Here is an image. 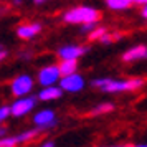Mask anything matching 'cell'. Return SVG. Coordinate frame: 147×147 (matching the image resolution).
Instances as JSON below:
<instances>
[{
	"label": "cell",
	"instance_id": "obj_1",
	"mask_svg": "<svg viewBox=\"0 0 147 147\" xmlns=\"http://www.w3.org/2000/svg\"><path fill=\"white\" fill-rule=\"evenodd\" d=\"M146 84L140 78H129V80H111V78H98L91 81L93 88H99L104 93H129L136 91Z\"/></svg>",
	"mask_w": 147,
	"mask_h": 147
},
{
	"label": "cell",
	"instance_id": "obj_2",
	"mask_svg": "<svg viewBox=\"0 0 147 147\" xmlns=\"http://www.w3.org/2000/svg\"><path fill=\"white\" fill-rule=\"evenodd\" d=\"M101 12L98 8L89 7V5H80V7L69 8L63 13V22L69 25H83V23H91V22H99Z\"/></svg>",
	"mask_w": 147,
	"mask_h": 147
},
{
	"label": "cell",
	"instance_id": "obj_3",
	"mask_svg": "<svg viewBox=\"0 0 147 147\" xmlns=\"http://www.w3.org/2000/svg\"><path fill=\"white\" fill-rule=\"evenodd\" d=\"M35 81L30 74H18L10 81V93L13 98H20V96H27L30 91L33 89Z\"/></svg>",
	"mask_w": 147,
	"mask_h": 147
},
{
	"label": "cell",
	"instance_id": "obj_4",
	"mask_svg": "<svg viewBox=\"0 0 147 147\" xmlns=\"http://www.w3.org/2000/svg\"><path fill=\"white\" fill-rule=\"evenodd\" d=\"M61 80V71L58 65H48V66H43L38 71V83L41 86H53L56 83H60Z\"/></svg>",
	"mask_w": 147,
	"mask_h": 147
},
{
	"label": "cell",
	"instance_id": "obj_5",
	"mask_svg": "<svg viewBox=\"0 0 147 147\" xmlns=\"http://www.w3.org/2000/svg\"><path fill=\"white\" fill-rule=\"evenodd\" d=\"M38 99V98H36ZM33 96H20V98H15V101L10 104L12 106V116L13 117H23L27 116L32 109L35 107V101Z\"/></svg>",
	"mask_w": 147,
	"mask_h": 147
},
{
	"label": "cell",
	"instance_id": "obj_6",
	"mask_svg": "<svg viewBox=\"0 0 147 147\" xmlns=\"http://www.w3.org/2000/svg\"><path fill=\"white\" fill-rule=\"evenodd\" d=\"M58 84H60L61 89L66 91V93H80L81 89L84 88V78L76 71V73L61 76V80H60Z\"/></svg>",
	"mask_w": 147,
	"mask_h": 147
},
{
	"label": "cell",
	"instance_id": "obj_7",
	"mask_svg": "<svg viewBox=\"0 0 147 147\" xmlns=\"http://www.w3.org/2000/svg\"><path fill=\"white\" fill-rule=\"evenodd\" d=\"M33 124L41 129H51L56 126V113L53 109H41L33 116Z\"/></svg>",
	"mask_w": 147,
	"mask_h": 147
},
{
	"label": "cell",
	"instance_id": "obj_8",
	"mask_svg": "<svg viewBox=\"0 0 147 147\" xmlns=\"http://www.w3.org/2000/svg\"><path fill=\"white\" fill-rule=\"evenodd\" d=\"M88 48L83 45H65L58 48V58L60 60H80Z\"/></svg>",
	"mask_w": 147,
	"mask_h": 147
},
{
	"label": "cell",
	"instance_id": "obj_9",
	"mask_svg": "<svg viewBox=\"0 0 147 147\" xmlns=\"http://www.w3.org/2000/svg\"><path fill=\"white\" fill-rule=\"evenodd\" d=\"M40 32H41V25L36 23V22L20 25V27L15 30V33H17V36H18L20 40H32V38H35Z\"/></svg>",
	"mask_w": 147,
	"mask_h": 147
},
{
	"label": "cell",
	"instance_id": "obj_10",
	"mask_svg": "<svg viewBox=\"0 0 147 147\" xmlns=\"http://www.w3.org/2000/svg\"><path fill=\"white\" fill-rule=\"evenodd\" d=\"M147 58V47L146 45H137V47L129 48L126 53L122 55V61L124 63H132L137 60H144Z\"/></svg>",
	"mask_w": 147,
	"mask_h": 147
},
{
	"label": "cell",
	"instance_id": "obj_11",
	"mask_svg": "<svg viewBox=\"0 0 147 147\" xmlns=\"http://www.w3.org/2000/svg\"><path fill=\"white\" fill-rule=\"evenodd\" d=\"M63 89H61V86H45L43 89H41L40 93H38V99L43 101V102H48V101H53V99H60L61 96H63Z\"/></svg>",
	"mask_w": 147,
	"mask_h": 147
},
{
	"label": "cell",
	"instance_id": "obj_12",
	"mask_svg": "<svg viewBox=\"0 0 147 147\" xmlns=\"http://www.w3.org/2000/svg\"><path fill=\"white\" fill-rule=\"evenodd\" d=\"M134 5V0H106V7L114 12H122Z\"/></svg>",
	"mask_w": 147,
	"mask_h": 147
},
{
	"label": "cell",
	"instance_id": "obj_13",
	"mask_svg": "<svg viewBox=\"0 0 147 147\" xmlns=\"http://www.w3.org/2000/svg\"><path fill=\"white\" fill-rule=\"evenodd\" d=\"M41 131H45V129H41V127H35V129H28V131H25V132L18 134L17 137H18V142L20 144H25V142H32V140H35L38 136L41 134Z\"/></svg>",
	"mask_w": 147,
	"mask_h": 147
},
{
	"label": "cell",
	"instance_id": "obj_14",
	"mask_svg": "<svg viewBox=\"0 0 147 147\" xmlns=\"http://www.w3.org/2000/svg\"><path fill=\"white\" fill-rule=\"evenodd\" d=\"M58 66H60L61 76L76 73V71H78V60H61Z\"/></svg>",
	"mask_w": 147,
	"mask_h": 147
},
{
	"label": "cell",
	"instance_id": "obj_15",
	"mask_svg": "<svg viewBox=\"0 0 147 147\" xmlns=\"http://www.w3.org/2000/svg\"><path fill=\"white\" fill-rule=\"evenodd\" d=\"M111 111H114V104H111V102H101V104H98L96 107H93V109L88 113V116L93 117V116H101V114L111 113Z\"/></svg>",
	"mask_w": 147,
	"mask_h": 147
},
{
	"label": "cell",
	"instance_id": "obj_16",
	"mask_svg": "<svg viewBox=\"0 0 147 147\" xmlns=\"http://www.w3.org/2000/svg\"><path fill=\"white\" fill-rule=\"evenodd\" d=\"M106 33H107V30L104 27H96L93 32H89V33H88V40H89V41L101 40V38H102Z\"/></svg>",
	"mask_w": 147,
	"mask_h": 147
},
{
	"label": "cell",
	"instance_id": "obj_17",
	"mask_svg": "<svg viewBox=\"0 0 147 147\" xmlns=\"http://www.w3.org/2000/svg\"><path fill=\"white\" fill-rule=\"evenodd\" d=\"M18 137L17 136H10V137H2L0 140V147H15L18 146Z\"/></svg>",
	"mask_w": 147,
	"mask_h": 147
},
{
	"label": "cell",
	"instance_id": "obj_18",
	"mask_svg": "<svg viewBox=\"0 0 147 147\" xmlns=\"http://www.w3.org/2000/svg\"><path fill=\"white\" fill-rule=\"evenodd\" d=\"M12 116V106H2L0 107V121H5Z\"/></svg>",
	"mask_w": 147,
	"mask_h": 147
},
{
	"label": "cell",
	"instance_id": "obj_19",
	"mask_svg": "<svg viewBox=\"0 0 147 147\" xmlns=\"http://www.w3.org/2000/svg\"><path fill=\"white\" fill-rule=\"evenodd\" d=\"M96 27H98V23H96V22H91V23H83V25H81V32H83V33H89V32H93Z\"/></svg>",
	"mask_w": 147,
	"mask_h": 147
},
{
	"label": "cell",
	"instance_id": "obj_20",
	"mask_svg": "<svg viewBox=\"0 0 147 147\" xmlns=\"http://www.w3.org/2000/svg\"><path fill=\"white\" fill-rule=\"evenodd\" d=\"M140 17L147 20V3H146V5H142V10H140Z\"/></svg>",
	"mask_w": 147,
	"mask_h": 147
},
{
	"label": "cell",
	"instance_id": "obj_21",
	"mask_svg": "<svg viewBox=\"0 0 147 147\" xmlns=\"http://www.w3.org/2000/svg\"><path fill=\"white\" fill-rule=\"evenodd\" d=\"M41 146H43V147H53L55 142H53V140H43V142H41Z\"/></svg>",
	"mask_w": 147,
	"mask_h": 147
},
{
	"label": "cell",
	"instance_id": "obj_22",
	"mask_svg": "<svg viewBox=\"0 0 147 147\" xmlns=\"http://www.w3.org/2000/svg\"><path fill=\"white\" fill-rule=\"evenodd\" d=\"M3 58H7V50L5 48H2V51H0V60H3Z\"/></svg>",
	"mask_w": 147,
	"mask_h": 147
},
{
	"label": "cell",
	"instance_id": "obj_23",
	"mask_svg": "<svg viewBox=\"0 0 147 147\" xmlns=\"http://www.w3.org/2000/svg\"><path fill=\"white\" fill-rule=\"evenodd\" d=\"M134 3H136V5H146L147 0H134Z\"/></svg>",
	"mask_w": 147,
	"mask_h": 147
},
{
	"label": "cell",
	"instance_id": "obj_24",
	"mask_svg": "<svg viewBox=\"0 0 147 147\" xmlns=\"http://www.w3.org/2000/svg\"><path fill=\"white\" fill-rule=\"evenodd\" d=\"M35 3H36V5H40V3H43V2H45V0H33Z\"/></svg>",
	"mask_w": 147,
	"mask_h": 147
},
{
	"label": "cell",
	"instance_id": "obj_25",
	"mask_svg": "<svg viewBox=\"0 0 147 147\" xmlns=\"http://www.w3.org/2000/svg\"><path fill=\"white\" fill-rule=\"evenodd\" d=\"M13 3H15V5H20V3H22V0H13Z\"/></svg>",
	"mask_w": 147,
	"mask_h": 147
}]
</instances>
